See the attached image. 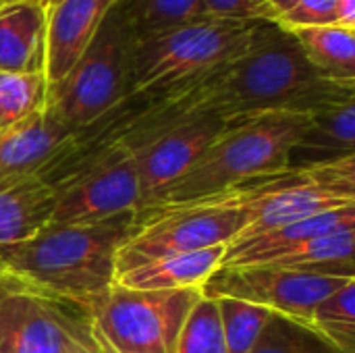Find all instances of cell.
<instances>
[{
    "mask_svg": "<svg viewBox=\"0 0 355 353\" xmlns=\"http://www.w3.org/2000/svg\"><path fill=\"white\" fill-rule=\"evenodd\" d=\"M266 264L320 277L355 279V229L314 237Z\"/></svg>",
    "mask_w": 355,
    "mask_h": 353,
    "instance_id": "obj_20",
    "label": "cell"
},
{
    "mask_svg": "<svg viewBox=\"0 0 355 353\" xmlns=\"http://www.w3.org/2000/svg\"><path fill=\"white\" fill-rule=\"evenodd\" d=\"M135 35L206 17L202 0H121Z\"/></svg>",
    "mask_w": 355,
    "mask_h": 353,
    "instance_id": "obj_24",
    "label": "cell"
},
{
    "mask_svg": "<svg viewBox=\"0 0 355 353\" xmlns=\"http://www.w3.org/2000/svg\"><path fill=\"white\" fill-rule=\"evenodd\" d=\"M343 229H355V204L347 206V208L318 214V216L287 223V225L275 227L270 231H264V233H258L252 237L233 239L225 248L220 266L266 264L314 237L329 235V233L343 231Z\"/></svg>",
    "mask_w": 355,
    "mask_h": 353,
    "instance_id": "obj_15",
    "label": "cell"
},
{
    "mask_svg": "<svg viewBox=\"0 0 355 353\" xmlns=\"http://www.w3.org/2000/svg\"><path fill=\"white\" fill-rule=\"evenodd\" d=\"M33 2H40V4H44V6H48V4H50V0H33Z\"/></svg>",
    "mask_w": 355,
    "mask_h": 353,
    "instance_id": "obj_31",
    "label": "cell"
},
{
    "mask_svg": "<svg viewBox=\"0 0 355 353\" xmlns=\"http://www.w3.org/2000/svg\"><path fill=\"white\" fill-rule=\"evenodd\" d=\"M260 23L202 17L135 35L129 92L168 89L210 75L252 46Z\"/></svg>",
    "mask_w": 355,
    "mask_h": 353,
    "instance_id": "obj_5",
    "label": "cell"
},
{
    "mask_svg": "<svg viewBox=\"0 0 355 353\" xmlns=\"http://www.w3.org/2000/svg\"><path fill=\"white\" fill-rule=\"evenodd\" d=\"M248 225L235 237H252L275 227L355 204V156L304 169H283L243 183Z\"/></svg>",
    "mask_w": 355,
    "mask_h": 353,
    "instance_id": "obj_9",
    "label": "cell"
},
{
    "mask_svg": "<svg viewBox=\"0 0 355 353\" xmlns=\"http://www.w3.org/2000/svg\"><path fill=\"white\" fill-rule=\"evenodd\" d=\"M245 225L243 185L181 204L141 208L116 252L114 277L171 256L229 246Z\"/></svg>",
    "mask_w": 355,
    "mask_h": 353,
    "instance_id": "obj_4",
    "label": "cell"
},
{
    "mask_svg": "<svg viewBox=\"0 0 355 353\" xmlns=\"http://www.w3.org/2000/svg\"><path fill=\"white\" fill-rule=\"evenodd\" d=\"M119 0H58L48 6L46 67L48 85L60 81Z\"/></svg>",
    "mask_w": 355,
    "mask_h": 353,
    "instance_id": "obj_13",
    "label": "cell"
},
{
    "mask_svg": "<svg viewBox=\"0 0 355 353\" xmlns=\"http://www.w3.org/2000/svg\"><path fill=\"white\" fill-rule=\"evenodd\" d=\"M250 353H341L327 337L306 322L279 314L266 322Z\"/></svg>",
    "mask_w": 355,
    "mask_h": 353,
    "instance_id": "obj_23",
    "label": "cell"
},
{
    "mask_svg": "<svg viewBox=\"0 0 355 353\" xmlns=\"http://www.w3.org/2000/svg\"><path fill=\"white\" fill-rule=\"evenodd\" d=\"M135 212L96 223H48L33 237L0 246V273L85 304L114 283V260Z\"/></svg>",
    "mask_w": 355,
    "mask_h": 353,
    "instance_id": "obj_2",
    "label": "cell"
},
{
    "mask_svg": "<svg viewBox=\"0 0 355 353\" xmlns=\"http://www.w3.org/2000/svg\"><path fill=\"white\" fill-rule=\"evenodd\" d=\"M0 129H2V127H0Z\"/></svg>",
    "mask_w": 355,
    "mask_h": 353,
    "instance_id": "obj_33",
    "label": "cell"
},
{
    "mask_svg": "<svg viewBox=\"0 0 355 353\" xmlns=\"http://www.w3.org/2000/svg\"><path fill=\"white\" fill-rule=\"evenodd\" d=\"M48 81L44 73L0 71V127H10L46 104Z\"/></svg>",
    "mask_w": 355,
    "mask_h": 353,
    "instance_id": "obj_25",
    "label": "cell"
},
{
    "mask_svg": "<svg viewBox=\"0 0 355 353\" xmlns=\"http://www.w3.org/2000/svg\"><path fill=\"white\" fill-rule=\"evenodd\" d=\"M227 127L229 123L214 110L200 108L135 154L141 208L150 206L168 185L183 177Z\"/></svg>",
    "mask_w": 355,
    "mask_h": 353,
    "instance_id": "obj_11",
    "label": "cell"
},
{
    "mask_svg": "<svg viewBox=\"0 0 355 353\" xmlns=\"http://www.w3.org/2000/svg\"><path fill=\"white\" fill-rule=\"evenodd\" d=\"M48 6L33 0H0V71L44 73Z\"/></svg>",
    "mask_w": 355,
    "mask_h": 353,
    "instance_id": "obj_16",
    "label": "cell"
},
{
    "mask_svg": "<svg viewBox=\"0 0 355 353\" xmlns=\"http://www.w3.org/2000/svg\"><path fill=\"white\" fill-rule=\"evenodd\" d=\"M177 353H229L216 300L200 295L193 304L181 327Z\"/></svg>",
    "mask_w": 355,
    "mask_h": 353,
    "instance_id": "obj_27",
    "label": "cell"
},
{
    "mask_svg": "<svg viewBox=\"0 0 355 353\" xmlns=\"http://www.w3.org/2000/svg\"><path fill=\"white\" fill-rule=\"evenodd\" d=\"M0 353H98L92 310L0 273Z\"/></svg>",
    "mask_w": 355,
    "mask_h": 353,
    "instance_id": "obj_7",
    "label": "cell"
},
{
    "mask_svg": "<svg viewBox=\"0 0 355 353\" xmlns=\"http://www.w3.org/2000/svg\"><path fill=\"white\" fill-rule=\"evenodd\" d=\"M69 129L46 108L0 129V187L40 173L54 150L69 137Z\"/></svg>",
    "mask_w": 355,
    "mask_h": 353,
    "instance_id": "obj_14",
    "label": "cell"
},
{
    "mask_svg": "<svg viewBox=\"0 0 355 353\" xmlns=\"http://www.w3.org/2000/svg\"><path fill=\"white\" fill-rule=\"evenodd\" d=\"M204 15L231 21H268V0H202Z\"/></svg>",
    "mask_w": 355,
    "mask_h": 353,
    "instance_id": "obj_29",
    "label": "cell"
},
{
    "mask_svg": "<svg viewBox=\"0 0 355 353\" xmlns=\"http://www.w3.org/2000/svg\"><path fill=\"white\" fill-rule=\"evenodd\" d=\"M310 327L327 337L341 353H355V279L314 308Z\"/></svg>",
    "mask_w": 355,
    "mask_h": 353,
    "instance_id": "obj_22",
    "label": "cell"
},
{
    "mask_svg": "<svg viewBox=\"0 0 355 353\" xmlns=\"http://www.w3.org/2000/svg\"><path fill=\"white\" fill-rule=\"evenodd\" d=\"M312 117L268 112L229 125L198 162L150 206L181 204L287 169V156ZM146 206V208H150Z\"/></svg>",
    "mask_w": 355,
    "mask_h": 353,
    "instance_id": "obj_3",
    "label": "cell"
},
{
    "mask_svg": "<svg viewBox=\"0 0 355 353\" xmlns=\"http://www.w3.org/2000/svg\"><path fill=\"white\" fill-rule=\"evenodd\" d=\"M56 2H58V0H50V4H48V6H52V4H56Z\"/></svg>",
    "mask_w": 355,
    "mask_h": 353,
    "instance_id": "obj_32",
    "label": "cell"
},
{
    "mask_svg": "<svg viewBox=\"0 0 355 353\" xmlns=\"http://www.w3.org/2000/svg\"><path fill=\"white\" fill-rule=\"evenodd\" d=\"M56 191L37 175L0 187V246H12L52 223Z\"/></svg>",
    "mask_w": 355,
    "mask_h": 353,
    "instance_id": "obj_19",
    "label": "cell"
},
{
    "mask_svg": "<svg viewBox=\"0 0 355 353\" xmlns=\"http://www.w3.org/2000/svg\"><path fill=\"white\" fill-rule=\"evenodd\" d=\"M337 25L355 29V0H337Z\"/></svg>",
    "mask_w": 355,
    "mask_h": 353,
    "instance_id": "obj_30",
    "label": "cell"
},
{
    "mask_svg": "<svg viewBox=\"0 0 355 353\" xmlns=\"http://www.w3.org/2000/svg\"><path fill=\"white\" fill-rule=\"evenodd\" d=\"M204 100L229 125L268 112L314 117L355 100V85L324 75L283 27L262 21L252 46L204 79Z\"/></svg>",
    "mask_w": 355,
    "mask_h": 353,
    "instance_id": "obj_1",
    "label": "cell"
},
{
    "mask_svg": "<svg viewBox=\"0 0 355 353\" xmlns=\"http://www.w3.org/2000/svg\"><path fill=\"white\" fill-rule=\"evenodd\" d=\"M355 156V100L318 112L293 144L287 169H304Z\"/></svg>",
    "mask_w": 355,
    "mask_h": 353,
    "instance_id": "obj_17",
    "label": "cell"
},
{
    "mask_svg": "<svg viewBox=\"0 0 355 353\" xmlns=\"http://www.w3.org/2000/svg\"><path fill=\"white\" fill-rule=\"evenodd\" d=\"M141 208L133 156L96 166L56 191L52 223H96Z\"/></svg>",
    "mask_w": 355,
    "mask_h": 353,
    "instance_id": "obj_12",
    "label": "cell"
},
{
    "mask_svg": "<svg viewBox=\"0 0 355 353\" xmlns=\"http://www.w3.org/2000/svg\"><path fill=\"white\" fill-rule=\"evenodd\" d=\"M225 343L229 353H250L262 335L266 322L272 318V312L248 302H239L233 298L216 300Z\"/></svg>",
    "mask_w": 355,
    "mask_h": 353,
    "instance_id": "obj_26",
    "label": "cell"
},
{
    "mask_svg": "<svg viewBox=\"0 0 355 353\" xmlns=\"http://www.w3.org/2000/svg\"><path fill=\"white\" fill-rule=\"evenodd\" d=\"M227 246H216L191 254L156 260L114 277V283L133 291H171L202 287L204 281L223 264Z\"/></svg>",
    "mask_w": 355,
    "mask_h": 353,
    "instance_id": "obj_18",
    "label": "cell"
},
{
    "mask_svg": "<svg viewBox=\"0 0 355 353\" xmlns=\"http://www.w3.org/2000/svg\"><path fill=\"white\" fill-rule=\"evenodd\" d=\"M347 281L339 277H320L297 270H285L270 264L218 266L200 287L204 298H233L272 314L310 325L314 308L341 289Z\"/></svg>",
    "mask_w": 355,
    "mask_h": 353,
    "instance_id": "obj_10",
    "label": "cell"
},
{
    "mask_svg": "<svg viewBox=\"0 0 355 353\" xmlns=\"http://www.w3.org/2000/svg\"><path fill=\"white\" fill-rule=\"evenodd\" d=\"M268 21L283 29L337 25V0H268Z\"/></svg>",
    "mask_w": 355,
    "mask_h": 353,
    "instance_id": "obj_28",
    "label": "cell"
},
{
    "mask_svg": "<svg viewBox=\"0 0 355 353\" xmlns=\"http://www.w3.org/2000/svg\"><path fill=\"white\" fill-rule=\"evenodd\" d=\"M200 295V287L133 291L112 283L89 306L98 353H177L181 327Z\"/></svg>",
    "mask_w": 355,
    "mask_h": 353,
    "instance_id": "obj_8",
    "label": "cell"
},
{
    "mask_svg": "<svg viewBox=\"0 0 355 353\" xmlns=\"http://www.w3.org/2000/svg\"><path fill=\"white\" fill-rule=\"evenodd\" d=\"M308 58L331 79L355 85V29L341 25H314L287 29Z\"/></svg>",
    "mask_w": 355,
    "mask_h": 353,
    "instance_id": "obj_21",
    "label": "cell"
},
{
    "mask_svg": "<svg viewBox=\"0 0 355 353\" xmlns=\"http://www.w3.org/2000/svg\"><path fill=\"white\" fill-rule=\"evenodd\" d=\"M133 37L135 33L119 0L71 71L48 85L46 108L69 131L89 125L131 94Z\"/></svg>",
    "mask_w": 355,
    "mask_h": 353,
    "instance_id": "obj_6",
    "label": "cell"
}]
</instances>
